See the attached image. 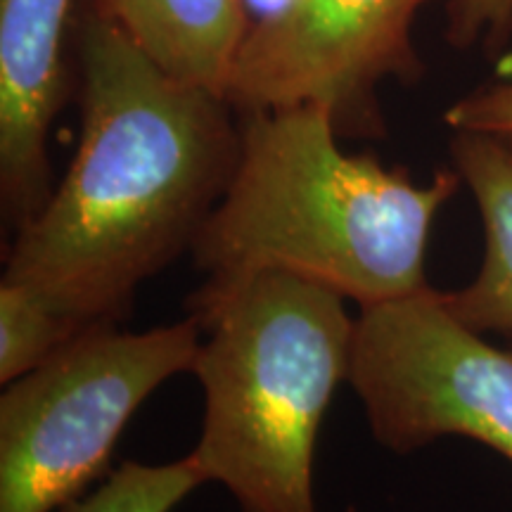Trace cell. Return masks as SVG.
Returning <instances> with one entry per match:
<instances>
[{
	"instance_id": "8",
	"label": "cell",
	"mask_w": 512,
	"mask_h": 512,
	"mask_svg": "<svg viewBox=\"0 0 512 512\" xmlns=\"http://www.w3.org/2000/svg\"><path fill=\"white\" fill-rule=\"evenodd\" d=\"M162 72L226 100L252 29L247 0H95Z\"/></svg>"
},
{
	"instance_id": "6",
	"label": "cell",
	"mask_w": 512,
	"mask_h": 512,
	"mask_svg": "<svg viewBox=\"0 0 512 512\" xmlns=\"http://www.w3.org/2000/svg\"><path fill=\"white\" fill-rule=\"evenodd\" d=\"M425 3L283 0L249 29L226 102L242 114L316 105L339 138H380L377 86L420 76L411 29Z\"/></svg>"
},
{
	"instance_id": "4",
	"label": "cell",
	"mask_w": 512,
	"mask_h": 512,
	"mask_svg": "<svg viewBox=\"0 0 512 512\" xmlns=\"http://www.w3.org/2000/svg\"><path fill=\"white\" fill-rule=\"evenodd\" d=\"M202 328L188 316L145 332L95 328L0 396V512H55L110 475L128 420L192 373Z\"/></svg>"
},
{
	"instance_id": "10",
	"label": "cell",
	"mask_w": 512,
	"mask_h": 512,
	"mask_svg": "<svg viewBox=\"0 0 512 512\" xmlns=\"http://www.w3.org/2000/svg\"><path fill=\"white\" fill-rule=\"evenodd\" d=\"M105 325H93L67 311L36 287L3 278L0 283V382L46 363L74 339Z\"/></svg>"
},
{
	"instance_id": "1",
	"label": "cell",
	"mask_w": 512,
	"mask_h": 512,
	"mask_svg": "<svg viewBox=\"0 0 512 512\" xmlns=\"http://www.w3.org/2000/svg\"><path fill=\"white\" fill-rule=\"evenodd\" d=\"M228 102L174 79L98 10L81 31L74 162L15 233L3 278L93 325H119L140 283L178 256L226 192L240 157Z\"/></svg>"
},
{
	"instance_id": "5",
	"label": "cell",
	"mask_w": 512,
	"mask_h": 512,
	"mask_svg": "<svg viewBox=\"0 0 512 512\" xmlns=\"http://www.w3.org/2000/svg\"><path fill=\"white\" fill-rule=\"evenodd\" d=\"M349 384L389 451L467 437L512 463V349L460 323L432 285L358 311Z\"/></svg>"
},
{
	"instance_id": "14",
	"label": "cell",
	"mask_w": 512,
	"mask_h": 512,
	"mask_svg": "<svg viewBox=\"0 0 512 512\" xmlns=\"http://www.w3.org/2000/svg\"><path fill=\"white\" fill-rule=\"evenodd\" d=\"M249 3H252V0H247V5H249ZM280 3H283V0H264V8H261V15H259V17H264L266 12L275 10V8H278Z\"/></svg>"
},
{
	"instance_id": "2",
	"label": "cell",
	"mask_w": 512,
	"mask_h": 512,
	"mask_svg": "<svg viewBox=\"0 0 512 512\" xmlns=\"http://www.w3.org/2000/svg\"><path fill=\"white\" fill-rule=\"evenodd\" d=\"M460 185H415L373 155H349L323 107L245 114L240 157L192 245L204 290L290 273L361 309L427 290L432 223Z\"/></svg>"
},
{
	"instance_id": "12",
	"label": "cell",
	"mask_w": 512,
	"mask_h": 512,
	"mask_svg": "<svg viewBox=\"0 0 512 512\" xmlns=\"http://www.w3.org/2000/svg\"><path fill=\"white\" fill-rule=\"evenodd\" d=\"M444 119L453 131L484 133L512 143V83H498L465 95Z\"/></svg>"
},
{
	"instance_id": "3",
	"label": "cell",
	"mask_w": 512,
	"mask_h": 512,
	"mask_svg": "<svg viewBox=\"0 0 512 512\" xmlns=\"http://www.w3.org/2000/svg\"><path fill=\"white\" fill-rule=\"evenodd\" d=\"M188 316L202 328L192 375L204 396L190 458L240 512H318L320 422L354 361L347 299L268 271L221 290L197 287Z\"/></svg>"
},
{
	"instance_id": "13",
	"label": "cell",
	"mask_w": 512,
	"mask_h": 512,
	"mask_svg": "<svg viewBox=\"0 0 512 512\" xmlns=\"http://www.w3.org/2000/svg\"><path fill=\"white\" fill-rule=\"evenodd\" d=\"M512 27V0H453L448 5V41L472 46L479 38L501 43Z\"/></svg>"
},
{
	"instance_id": "11",
	"label": "cell",
	"mask_w": 512,
	"mask_h": 512,
	"mask_svg": "<svg viewBox=\"0 0 512 512\" xmlns=\"http://www.w3.org/2000/svg\"><path fill=\"white\" fill-rule=\"evenodd\" d=\"M209 484L190 453L174 463L126 460L98 489L64 503L57 512H174L192 491Z\"/></svg>"
},
{
	"instance_id": "7",
	"label": "cell",
	"mask_w": 512,
	"mask_h": 512,
	"mask_svg": "<svg viewBox=\"0 0 512 512\" xmlns=\"http://www.w3.org/2000/svg\"><path fill=\"white\" fill-rule=\"evenodd\" d=\"M74 0H0V195L5 223L46 207L48 138L62 105V38Z\"/></svg>"
},
{
	"instance_id": "9",
	"label": "cell",
	"mask_w": 512,
	"mask_h": 512,
	"mask_svg": "<svg viewBox=\"0 0 512 512\" xmlns=\"http://www.w3.org/2000/svg\"><path fill=\"white\" fill-rule=\"evenodd\" d=\"M451 155L482 214L484 261L470 285L441 299L470 330L512 335V143L456 131Z\"/></svg>"
}]
</instances>
